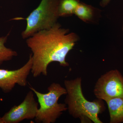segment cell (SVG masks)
Listing matches in <instances>:
<instances>
[{
  "mask_svg": "<svg viewBox=\"0 0 123 123\" xmlns=\"http://www.w3.org/2000/svg\"><path fill=\"white\" fill-rule=\"evenodd\" d=\"M111 1V0H102L100 3V5L102 7H105L110 3Z\"/></svg>",
  "mask_w": 123,
  "mask_h": 123,
  "instance_id": "7c38bea8",
  "label": "cell"
},
{
  "mask_svg": "<svg viewBox=\"0 0 123 123\" xmlns=\"http://www.w3.org/2000/svg\"><path fill=\"white\" fill-rule=\"evenodd\" d=\"M81 79L77 77L64 82L67 91L65 103L69 114L75 118H79L82 123L92 122L102 123L99 115L105 107L102 100L98 99L91 102L84 97L81 87Z\"/></svg>",
  "mask_w": 123,
  "mask_h": 123,
  "instance_id": "7a4b0ae2",
  "label": "cell"
},
{
  "mask_svg": "<svg viewBox=\"0 0 123 123\" xmlns=\"http://www.w3.org/2000/svg\"><path fill=\"white\" fill-rule=\"evenodd\" d=\"M34 94L31 90L20 104L14 106L0 117V123H18L24 120L35 119L38 109V103L36 101Z\"/></svg>",
  "mask_w": 123,
  "mask_h": 123,
  "instance_id": "8992f818",
  "label": "cell"
},
{
  "mask_svg": "<svg viewBox=\"0 0 123 123\" xmlns=\"http://www.w3.org/2000/svg\"><path fill=\"white\" fill-rule=\"evenodd\" d=\"M79 2L78 0H60L58 8L59 17H68L74 14Z\"/></svg>",
  "mask_w": 123,
  "mask_h": 123,
  "instance_id": "30bf717a",
  "label": "cell"
},
{
  "mask_svg": "<svg viewBox=\"0 0 123 123\" xmlns=\"http://www.w3.org/2000/svg\"><path fill=\"white\" fill-rule=\"evenodd\" d=\"M94 94L98 99L106 101L115 98H123V76L117 69L101 75L95 84Z\"/></svg>",
  "mask_w": 123,
  "mask_h": 123,
  "instance_id": "5b68a950",
  "label": "cell"
},
{
  "mask_svg": "<svg viewBox=\"0 0 123 123\" xmlns=\"http://www.w3.org/2000/svg\"></svg>",
  "mask_w": 123,
  "mask_h": 123,
  "instance_id": "4fadbf2b",
  "label": "cell"
},
{
  "mask_svg": "<svg viewBox=\"0 0 123 123\" xmlns=\"http://www.w3.org/2000/svg\"><path fill=\"white\" fill-rule=\"evenodd\" d=\"M8 35V34L6 36L0 37V66L5 62L11 60L13 57L18 55L16 51L5 46Z\"/></svg>",
  "mask_w": 123,
  "mask_h": 123,
  "instance_id": "8fae6325",
  "label": "cell"
},
{
  "mask_svg": "<svg viewBox=\"0 0 123 123\" xmlns=\"http://www.w3.org/2000/svg\"><path fill=\"white\" fill-rule=\"evenodd\" d=\"M32 64L31 53L27 62L20 68L13 70L0 69V88L2 91L5 93L11 92L16 84L23 87L26 86Z\"/></svg>",
  "mask_w": 123,
  "mask_h": 123,
  "instance_id": "52a82bcc",
  "label": "cell"
},
{
  "mask_svg": "<svg viewBox=\"0 0 123 123\" xmlns=\"http://www.w3.org/2000/svg\"><path fill=\"white\" fill-rule=\"evenodd\" d=\"M59 23L48 30L38 31L26 39V43L32 52L31 73L34 77L47 76L48 67L51 63L57 62L64 67L69 65L66 57L73 48L79 37Z\"/></svg>",
  "mask_w": 123,
  "mask_h": 123,
  "instance_id": "6da1fadb",
  "label": "cell"
},
{
  "mask_svg": "<svg viewBox=\"0 0 123 123\" xmlns=\"http://www.w3.org/2000/svg\"><path fill=\"white\" fill-rule=\"evenodd\" d=\"M74 14L86 22L93 21L96 15V9L89 5L79 2Z\"/></svg>",
  "mask_w": 123,
  "mask_h": 123,
  "instance_id": "9c48e42d",
  "label": "cell"
},
{
  "mask_svg": "<svg viewBox=\"0 0 123 123\" xmlns=\"http://www.w3.org/2000/svg\"><path fill=\"white\" fill-rule=\"evenodd\" d=\"M29 88L36 95L39 105L35 118L36 123H55L63 112L68 110L65 103L58 102L60 98L67 94L65 88L60 84L55 82L51 84L46 93H40L31 86Z\"/></svg>",
  "mask_w": 123,
  "mask_h": 123,
  "instance_id": "3957f363",
  "label": "cell"
},
{
  "mask_svg": "<svg viewBox=\"0 0 123 123\" xmlns=\"http://www.w3.org/2000/svg\"><path fill=\"white\" fill-rule=\"evenodd\" d=\"M60 0H42L39 5L26 18H14L26 20V27L21 34L22 38L26 39L38 31L50 29L57 23L59 17L58 8Z\"/></svg>",
  "mask_w": 123,
  "mask_h": 123,
  "instance_id": "277c9868",
  "label": "cell"
},
{
  "mask_svg": "<svg viewBox=\"0 0 123 123\" xmlns=\"http://www.w3.org/2000/svg\"><path fill=\"white\" fill-rule=\"evenodd\" d=\"M105 102L110 114V123H123V98H115Z\"/></svg>",
  "mask_w": 123,
  "mask_h": 123,
  "instance_id": "ba28073f",
  "label": "cell"
}]
</instances>
